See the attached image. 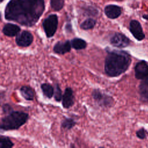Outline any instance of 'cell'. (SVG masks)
<instances>
[{"mask_svg":"<svg viewBox=\"0 0 148 148\" xmlns=\"http://www.w3.org/2000/svg\"><path fill=\"white\" fill-rule=\"evenodd\" d=\"M45 9V0H10L4 15L6 20L31 27L39 21Z\"/></svg>","mask_w":148,"mask_h":148,"instance_id":"6da1fadb","label":"cell"},{"mask_svg":"<svg viewBox=\"0 0 148 148\" xmlns=\"http://www.w3.org/2000/svg\"><path fill=\"white\" fill-rule=\"evenodd\" d=\"M104 69L109 77H117L124 73L131 63V55L127 51L106 48Z\"/></svg>","mask_w":148,"mask_h":148,"instance_id":"7a4b0ae2","label":"cell"},{"mask_svg":"<svg viewBox=\"0 0 148 148\" xmlns=\"http://www.w3.org/2000/svg\"><path fill=\"white\" fill-rule=\"evenodd\" d=\"M28 119V113L13 110L1 119L0 130L5 131L17 130L27 122Z\"/></svg>","mask_w":148,"mask_h":148,"instance_id":"3957f363","label":"cell"},{"mask_svg":"<svg viewBox=\"0 0 148 148\" xmlns=\"http://www.w3.org/2000/svg\"><path fill=\"white\" fill-rule=\"evenodd\" d=\"M58 24V18L56 14H50L44 19L42 25L47 38H50L55 35Z\"/></svg>","mask_w":148,"mask_h":148,"instance_id":"277c9868","label":"cell"},{"mask_svg":"<svg viewBox=\"0 0 148 148\" xmlns=\"http://www.w3.org/2000/svg\"><path fill=\"white\" fill-rule=\"evenodd\" d=\"M92 97L95 102L101 107H110L113 104V98L111 96L103 93L99 89L93 90Z\"/></svg>","mask_w":148,"mask_h":148,"instance_id":"5b68a950","label":"cell"},{"mask_svg":"<svg viewBox=\"0 0 148 148\" xmlns=\"http://www.w3.org/2000/svg\"><path fill=\"white\" fill-rule=\"evenodd\" d=\"M34 41L33 35L28 31L24 30L16 36L15 42L19 47H27L29 46Z\"/></svg>","mask_w":148,"mask_h":148,"instance_id":"8992f818","label":"cell"},{"mask_svg":"<svg viewBox=\"0 0 148 148\" xmlns=\"http://www.w3.org/2000/svg\"><path fill=\"white\" fill-rule=\"evenodd\" d=\"M110 44L118 48H125L130 45L131 41L124 34L116 32L110 39Z\"/></svg>","mask_w":148,"mask_h":148,"instance_id":"52a82bcc","label":"cell"},{"mask_svg":"<svg viewBox=\"0 0 148 148\" xmlns=\"http://www.w3.org/2000/svg\"><path fill=\"white\" fill-rule=\"evenodd\" d=\"M129 29L132 35L136 40L140 41L145 38V35L142 25L138 21L136 20H131L130 23Z\"/></svg>","mask_w":148,"mask_h":148,"instance_id":"ba28073f","label":"cell"},{"mask_svg":"<svg viewBox=\"0 0 148 148\" xmlns=\"http://www.w3.org/2000/svg\"><path fill=\"white\" fill-rule=\"evenodd\" d=\"M135 77L139 80H142L148 76V64L142 60L137 62L135 66Z\"/></svg>","mask_w":148,"mask_h":148,"instance_id":"9c48e42d","label":"cell"},{"mask_svg":"<svg viewBox=\"0 0 148 148\" xmlns=\"http://www.w3.org/2000/svg\"><path fill=\"white\" fill-rule=\"evenodd\" d=\"M73 91L71 87H66L62 97V105L64 108L69 109L74 104Z\"/></svg>","mask_w":148,"mask_h":148,"instance_id":"30bf717a","label":"cell"},{"mask_svg":"<svg viewBox=\"0 0 148 148\" xmlns=\"http://www.w3.org/2000/svg\"><path fill=\"white\" fill-rule=\"evenodd\" d=\"M71 44L69 40L64 42L58 41L53 47V51L58 54L64 55L65 53L69 52L71 50Z\"/></svg>","mask_w":148,"mask_h":148,"instance_id":"8fae6325","label":"cell"},{"mask_svg":"<svg viewBox=\"0 0 148 148\" xmlns=\"http://www.w3.org/2000/svg\"><path fill=\"white\" fill-rule=\"evenodd\" d=\"M121 8L116 5H108L105 7L104 12L105 15L110 19L118 18L121 14Z\"/></svg>","mask_w":148,"mask_h":148,"instance_id":"7c38bea8","label":"cell"},{"mask_svg":"<svg viewBox=\"0 0 148 148\" xmlns=\"http://www.w3.org/2000/svg\"><path fill=\"white\" fill-rule=\"evenodd\" d=\"M21 31V28L13 23L5 24L2 28L3 34L8 37H14L17 36Z\"/></svg>","mask_w":148,"mask_h":148,"instance_id":"4fadbf2b","label":"cell"},{"mask_svg":"<svg viewBox=\"0 0 148 148\" xmlns=\"http://www.w3.org/2000/svg\"><path fill=\"white\" fill-rule=\"evenodd\" d=\"M22 97L27 101H33L35 97L34 89L29 86H23L19 89Z\"/></svg>","mask_w":148,"mask_h":148,"instance_id":"5bb4252c","label":"cell"},{"mask_svg":"<svg viewBox=\"0 0 148 148\" xmlns=\"http://www.w3.org/2000/svg\"><path fill=\"white\" fill-rule=\"evenodd\" d=\"M139 92L142 99L148 101V76L142 80L139 86Z\"/></svg>","mask_w":148,"mask_h":148,"instance_id":"9a60e30c","label":"cell"},{"mask_svg":"<svg viewBox=\"0 0 148 148\" xmlns=\"http://www.w3.org/2000/svg\"><path fill=\"white\" fill-rule=\"evenodd\" d=\"M70 42L71 44V47L77 50L84 49L86 48L87 45V42L84 40L78 38L72 39Z\"/></svg>","mask_w":148,"mask_h":148,"instance_id":"2e32d148","label":"cell"},{"mask_svg":"<svg viewBox=\"0 0 148 148\" xmlns=\"http://www.w3.org/2000/svg\"><path fill=\"white\" fill-rule=\"evenodd\" d=\"M40 88L43 94L47 98L51 99L54 95V87L49 83H42L40 85Z\"/></svg>","mask_w":148,"mask_h":148,"instance_id":"e0dca14e","label":"cell"},{"mask_svg":"<svg viewBox=\"0 0 148 148\" xmlns=\"http://www.w3.org/2000/svg\"><path fill=\"white\" fill-rule=\"evenodd\" d=\"M96 23L97 21L95 19L92 18H88L81 23V24L80 25V27L83 30L91 29L95 27Z\"/></svg>","mask_w":148,"mask_h":148,"instance_id":"ac0fdd59","label":"cell"},{"mask_svg":"<svg viewBox=\"0 0 148 148\" xmlns=\"http://www.w3.org/2000/svg\"><path fill=\"white\" fill-rule=\"evenodd\" d=\"M14 146V143L10 138L5 136H0V148H11Z\"/></svg>","mask_w":148,"mask_h":148,"instance_id":"d6986e66","label":"cell"},{"mask_svg":"<svg viewBox=\"0 0 148 148\" xmlns=\"http://www.w3.org/2000/svg\"><path fill=\"white\" fill-rule=\"evenodd\" d=\"M76 124V122L72 118H65L62 121L61 126L62 128L69 130L75 127Z\"/></svg>","mask_w":148,"mask_h":148,"instance_id":"ffe728a7","label":"cell"},{"mask_svg":"<svg viewBox=\"0 0 148 148\" xmlns=\"http://www.w3.org/2000/svg\"><path fill=\"white\" fill-rule=\"evenodd\" d=\"M51 9L56 12L61 10L64 6V0H50Z\"/></svg>","mask_w":148,"mask_h":148,"instance_id":"44dd1931","label":"cell"},{"mask_svg":"<svg viewBox=\"0 0 148 148\" xmlns=\"http://www.w3.org/2000/svg\"><path fill=\"white\" fill-rule=\"evenodd\" d=\"M54 99L57 102H60L62 100V91L58 83H56L55 84V87L54 88Z\"/></svg>","mask_w":148,"mask_h":148,"instance_id":"7402d4cb","label":"cell"},{"mask_svg":"<svg viewBox=\"0 0 148 148\" xmlns=\"http://www.w3.org/2000/svg\"><path fill=\"white\" fill-rule=\"evenodd\" d=\"M84 13L88 16H95L98 14V10L92 6H87L84 8Z\"/></svg>","mask_w":148,"mask_h":148,"instance_id":"603a6c76","label":"cell"},{"mask_svg":"<svg viewBox=\"0 0 148 148\" xmlns=\"http://www.w3.org/2000/svg\"><path fill=\"white\" fill-rule=\"evenodd\" d=\"M148 135V133L147 131L144 128H139L136 132V136L140 139H145Z\"/></svg>","mask_w":148,"mask_h":148,"instance_id":"cb8c5ba5","label":"cell"},{"mask_svg":"<svg viewBox=\"0 0 148 148\" xmlns=\"http://www.w3.org/2000/svg\"><path fill=\"white\" fill-rule=\"evenodd\" d=\"M2 109L3 111V113L5 114L9 113L11 111L13 110L12 107L8 103H5L2 106Z\"/></svg>","mask_w":148,"mask_h":148,"instance_id":"d4e9b609","label":"cell"},{"mask_svg":"<svg viewBox=\"0 0 148 148\" xmlns=\"http://www.w3.org/2000/svg\"><path fill=\"white\" fill-rule=\"evenodd\" d=\"M65 30L66 32H71L72 31V25L70 23H67L65 25Z\"/></svg>","mask_w":148,"mask_h":148,"instance_id":"484cf974","label":"cell"},{"mask_svg":"<svg viewBox=\"0 0 148 148\" xmlns=\"http://www.w3.org/2000/svg\"><path fill=\"white\" fill-rule=\"evenodd\" d=\"M142 17H143L144 19H145V20H148V14H143V15L142 16Z\"/></svg>","mask_w":148,"mask_h":148,"instance_id":"4316f807","label":"cell"},{"mask_svg":"<svg viewBox=\"0 0 148 148\" xmlns=\"http://www.w3.org/2000/svg\"><path fill=\"white\" fill-rule=\"evenodd\" d=\"M4 0H0V3H1V2H2Z\"/></svg>","mask_w":148,"mask_h":148,"instance_id":"83f0119b","label":"cell"},{"mask_svg":"<svg viewBox=\"0 0 148 148\" xmlns=\"http://www.w3.org/2000/svg\"><path fill=\"white\" fill-rule=\"evenodd\" d=\"M1 13L0 12V20H1Z\"/></svg>","mask_w":148,"mask_h":148,"instance_id":"f1b7e54d","label":"cell"},{"mask_svg":"<svg viewBox=\"0 0 148 148\" xmlns=\"http://www.w3.org/2000/svg\"><path fill=\"white\" fill-rule=\"evenodd\" d=\"M117 1H121V0H117Z\"/></svg>","mask_w":148,"mask_h":148,"instance_id":"f546056e","label":"cell"}]
</instances>
